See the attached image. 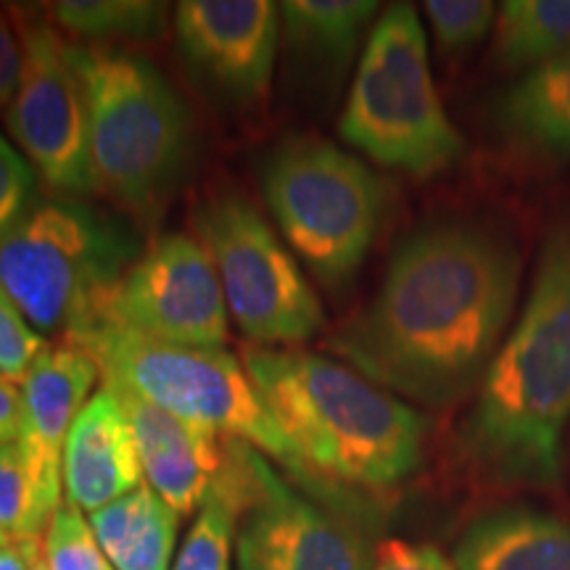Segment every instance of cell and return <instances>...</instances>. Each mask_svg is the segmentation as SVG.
Wrapping results in <instances>:
<instances>
[{"label": "cell", "instance_id": "6da1fadb", "mask_svg": "<svg viewBox=\"0 0 570 570\" xmlns=\"http://www.w3.org/2000/svg\"><path fill=\"white\" fill-rule=\"evenodd\" d=\"M523 262L502 227L444 217L412 230L333 352L383 391L449 407L479 389L515 312Z\"/></svg>", "mask_w": 570, "mask_h": 570}, {"label": "cell", "instance_id": "7a4b0ae2", "mask_svg": "<svg viewBox=\"0 0 570 570\" xmlns=\"http://www.w3.org/2000/svg\"><path fill=\"white\" fill-rule=\"evenodd\" d=\"M244 367L294 446L302 481L348 515L423 465L425 417L356 370L296 348H248Z\"/></svg>", "mask_w": 570, "mask_h": 570}, {"label": "cell", "instance_id": "3957f363", "mask_svg": "<svg viewBox=\"0 0 570 570\" xmlns=\"http://www.w3.org/2000/svg\"><path fill=\"white\" fill-rule=\"evenodd\" d=\"M570 420V217L541 244L523 312L479 386L460 449L499 489L550 491L562 481Z\"/></svg>", "mask_w": 570, "mask_h": 570}, {"label": "cell", "instance_id": "277c9868", "mask_svg": "<svg viewBox=\"0 0 570 570\" xmlns=\"http://www.w3.org/2000/svg\"><path fill=\"white\" fill-rule=\"evenodd\" d=\"M140 254L138 233L111 212L48 196L0 238V291L40 336L69 341L96 323Z\"/></svg>", "mask_w": 570, "mask_h": 570}, {"label": "cell", "instance_id": "5b68a950", "mask_svg": "<svg viewBox=\"0 0 570 570\" xmlns=\"http://www.w3.org/2000/svg\"><path fill=\"white\" fill-rule=\"evenodd\" d=\"M90 122L98 190L132 212L169 194L194 146L190 114L167 77L142 56L75 46Z\"/></svg>", "mask_w": 570, "mask_h": 570}, {"label": "cell", "instance_id": "8992f818", "mask_svg": "<svg viewBox=\"0 0 570 570\" xmlns=\"http://www.w3.org/2000/svg\"><path fill=\"white\" fill-rule=\"evenodd\" d=\"M338 132L373 161L415 177L446 173L465 156V138L433 85L412 3H391L370 30Z\"/></svg>", "mask_w": 570, "mask_h": 570}, {"label": "cell", "instance_id": "52a82bcc", "mask_svg": "<svg viewBox=\"0 0 570 570\" xmlns=\"http://www.w3.org/2000/svg\"><path fill=\"white\" fill-rule=\"evenodd\" d=\"M88 352L104 383L265 452L302 479L296 452L246 367L225 348H194L92 323L63 341Z\"/></svg>", "mask_w": 570, "mask_h": 570}, {"label": "cell", "instance_id": "ba28073f", "mask_svg": "<svg viewBox=\"0 0 570 570\" xmlns=\"http://www.w3.org/2000/svg\"><path fill=\"white\" fill-rule=\"evenodd\" d=\"M262 190L320 283L341 288L360 273L386 212V188L365 161L320 138L285 140L269 154Z\"/></svg>", "mask_w": 570, "mask_h": 570}, {"label": "cell", "instance_id": "9c48e42d", "mask_svg": "<svg viewBox=\"0 0 570 570\" xmlns=\"http://www.w3.org/2000/svg\"><path fill=\"white\" fill-rule=\"evenodd\" d=\"M202 246L212 256L227 312L256 344L288 346L315 338L325 325L323 304L254 204L219 194L196 214Z\"/></svg>", "mask_w": 570, "mask_h": 570}, {"label": "cell", "instance_id": "30bf717a", "mask_svg": "<svg viewBox=\"0 0 570 570\" xmlns=\"http://www.w3.org/2000/svg\"><path fill=\"white\" fill-rule=\"evenodd\" d=\"M21 42V75L6 125L35 173L61 196L98 190L90 156V122L71 42L56 32L40 9L11 6Z\"/></svg>", "mask_w": 570, "mask_h": 570}, {"label": "cell", "instance_id": "8fae6325", "mask_svg": "<svg viewBox=\"0 0 570 570\" xmlns=\"http://www.w3.org/2000/svg\"><path fill=\"white\" fill-rule=\"evenodd\" d=\"M96 323L164 344L219 348L227 304L212 256L190 235H161L114 285Z\"/></svg>", "mask_w": 570, "mask_h": 570}, {"label": "cell", "instance_id": "7c38bea8", "mask_svg": "<svg viewBox=\"0 0 570 570\" xmlns=\"http://www.w3.org/2000/svg\"><path fill=\"white\" fill-rule=\"evenodd\" d=\"M246 502L235 533L238 570H373L375 550L348 515L291 489L240 441Z\"/></svg>", "mask_w": 570, "mask_h": 570}, {"label": "cell", "instance_id": "4fadbf2b", "mask_svg": "<svg viewBox=\"0 0 570 570\" xmlns=\"http://www.w3.org/2000/svg\"><path fill=\"white\" fill-rule=\"evenodd\" d=\"M183 59L219 96L259 101L269 88L281 42V6L273 0H185L175 6Z\"/></svg>", "mask_w": 570, "mask_h": 570}, {"label": "cell", "instance_id": "5bb4252c", "mask_svg": "<svg viewBox=\"0 0 570 570\" xmlns=\"http://www.w3.org/2000/svg\"><path fill=\"white\" fill-rule=\"evenodd\" d=\"M98 377L101 370L88 352L59 344L48 346L19 383L21 431L17 444L32 483L35 520L42 537L61 510L63 444Z\"/></svg>", "mask_w": 570, "mask_h": 570}, {"label": "cell", "instance_id": "9a60e30c", "mask_svg": "<svg viewBox=\"0 0 570 570\" xmlns=\"http://www.w3.org/2000/svg\"><path fill=\"white\" fill-rule=\"evenodd\" d=\"M117 391L132 425L142 481L180 518L202 510L223 479L230 439L223 441V433L212 428L177 417L122 389Z\"/></svg>", "mask_w": 570, "mask_h": 570}, {"label": "cell", "instance_id": "2e32d148", "mask_svg": "<svg viewBox=\"0 0 570 570\" xmlns=\"http://www.w3.org/2000/svg\"><path fill=\"white\" fill-rule=\"evenodd\" d=\"M142 483L130 417L119 391L104 383L71 423L63 444V491L67 504L96 512Z\"/></svg>", "mask_w": 570, "mask_h": 570}, {"label": "cell", "instance_id": "e0dca14e", "mask_svg": "<svg viewBox=\"0 0 570 570\" xmlns=\"http://www.w3.org/2000/svg\"><path fill=\"white\" fill-rule=\"evenodd\" d=\"M458 570H570V520L531 504L483 512L462 531Z\"/></svg>", "mask_w": 570, "mask_h": 570}, {"label": "cell", "instance_id": "ac0fdd59", "mask_svg": "<svg viewBox=\"0 0 570 570\" xmlns=\"http://www.w3.org/2000/svg\"><path fill=\"white\" fill-rule=\"evenodd\" d=\"M494 127L529 161H570V53L520 75L494 101Z\"/></svg>", "mask_w": 570, "mask_h": 570}, {"label": "cell", "instance_id": "d6986e66", "mask_svg": "<svg viewBox=\"0 0 570 570\" xmlns=\"http://www.w3.org/2000/svg\"><path fill=\"white\" fill-rule=\"evenodd\" d=\"M88 523L114 570H173L180 515L146 481Z\"/></svg>", "mask_w": 570, "mask_h": 570}, {"label": "cell", "instance_id": "ffe728a7", "mask_svg": "<svg viewBox=\"0 0 570 570\" xmlns=\"http://www.w3.org/2000/svg\"><path fill=\"white\" fill-rule=\"evenodd\" d=\"M377 9L373 0H288L281 3L285 42L304 59L341 71L354 59Z\"/></svg>", "mask_w": 570, "mask_h": 570}, {"label": "cell", "instance_id": "44dd1931", "mask_svg": "<svg viewBox=\"0 0 570 570\" xmlns=\"http://www.w3.org/2000/svg\"><path fill=\"white\" fill-rule=\"evenodd\" d=\"M570 53V0H508L497 9L491 59L499 69L529 71Z\"/></svg>", "mask_w": 570, "mask_h": 570}, {"label": "cell", "instance_id": "7402d4cb", "mask_svg": "<svg viewBox=\"0 0 570 570\" xmlns=\"http://www.w3.org/2000/svg\"><path fill=\"white\" fill-rule=\"evenodd\" d=\"M238 439L227 441V465L223 479L212 489L209 499L190 525L183 550L177 552L173 570H230L235 533L246 502L244 465H240Z\"/></svg>", "mask_w": 570, "mask_h": 570}, {"label": "cell", "instance_id": "603a6c76", "mask_svg": "<svg viewBox=\"0 0 570 570\" xmlns=\"http://www.w3.org/2000/svg\"><path fill=\"white\" fill-rule=\"evenodd\" d=\"M56 24L88 40H159L167 6L154 0H61L46 6Z\"/></svg>", "mask_w": 570, "mask_h": 570}, {"label": "cell", "instance_id": "cb8c5ba5", "mask_svg": "<svg viewBox=\"0 0 570 570\" xmlns=\"http://www.w3.org/2000/svg\"><path fill=\"white\" fill-rule=\"evenodd\" d=\"M48 570H114L82 510L61 504L42 537Z\"/></svg>", "mask_w": 570, "mask_h": 570}, {"label": "cell", "instance_id": "d4e9b609", "mask_svg": "<svg viewBox=\"0 0 570 570\" xmlns=\"http://www.w3.org/2000/svg\"><path fill=\"white\" fill-rule=\"evenodd\" d=\"M423 11L444 53H462L479 46L497 21V6L489 0H428Z\"/></svg>", "mask_w": 570, "mask_h": 570}, {"label": "cell", "instance_id": "484cf974", "mask_svg": "<svg viewBox=\"0 0 570 570\" xmlns=\"http://www.w3.org/2000/svg\"><path fill=\"white\" fill-rule=\"evenodd\" d=\"M0 529L11 539L42 537L35 520L32 483L17 441L0 446Z\"/></svg>", "mask_w": 570, "mask_h": 570}, {"label": "cell", "instance_id": "4316f807", "mask_svg": "<svg viewBox=\"0 0 570 570\" xmlns=\"http://www.w3.org/2000/svg\"><path fill=\"white\" fill-rule=\"evenodd\" d=\"M48 346L51 344L27 323L11 298L0 291V375L21 383L35 360Z\"/></svg>", "mask_w": 570, "mask_h": 570}, {"label": "cell", "instance_id": "83f0119b", "mask_svg": "<svg viewBox=\"0 0 570 570\" xmlns=\"http://www.w3.org/2000/svg\"><path fill=\"white\" fill-rule=\"evenodd\" d=\"M35 167L0 135V238L35 204Z\"/></svg>", "mask_w": 570, "mask_h": 570}, {"label": "cell", "instance_id": "f1b7e54d", "mask_svg": "<svg viewBox=\"0 0 570 570\" xmlns=\"http://www.w3.org/2000/svg\"><path fill=\"white\" fill-rule=\"evenodd\" d=\"M373 570H458L436 547L389 539L377 544Z\"/></svg>", "mask_w": 570, "mask_h": 570}, {"label": "cell", "instance_id": "f546056e", "mask_svg": "<svg viewBox=\"0 0 570 570\" xmlns=\"http://www.w3.org/2000/svg\"><path fill=\"white\" fill-rule=\"evenodd\" d=\"M21 75V42L11 17L0 11V109H9Z\"/></svg>", "mask_w": 570, "mask_h": 570}, {"label": "cell", "instance_id": "4dcf8cb0", "mask_svg": "<svg viewBox=\"0 0 570 570\" xmlns=\"http://www.w3.org/2000/svg\"><path fill=\"white\" fill-rule=\"evenodd\" d=\"M46 562L42 537L9 539L0 547V570H40Z\"/></svg>", "mask_w": 570, "mask_h": 570}, {"label": "cell", "instance_id": "1f68e13d", "mask_svg": "<svg viewBox=\"0 0 570 570\" xmlns=\"http://www.w3.org/2000/svg\"><path fill=\"white\" fill-rule=\"evenodd\" d=\"M21 431V391L9 377L0 375V446L19 439Z\"/></svg>", "mask_w": 570, "mask_h": 570}, {"label": "cell", "instance_id": "d6a6232c", "mask_svg": "<svg viewBox=\"0 0 570 570\" xmlns=\"http://www.w3.org/2000/svg\"><path fill=\"white\" fill-rule=\"evenodd\" d=\"M11 537H9V533H6L3 529H0V547H3L6 544V541H9Z\"/></svg>", "mask_w": 570, "mask_h": 570}, {"label": "cell", "instance_id": "836d02e7", "mask_svg": "<svg viewBox=\"0 0 570 570\" xmlns=\"http://www.w3.org/2000/svg\"><path fill=\"white\" fill-rule=\"evenodd\" d=\"M40 570H48V568H46V562H42V568H40Z\"/></svg>", "mask_w": 570, "mask_h": 570}]
</instances>
